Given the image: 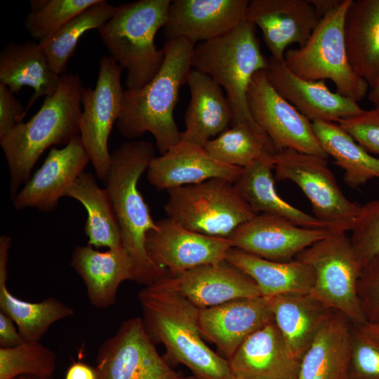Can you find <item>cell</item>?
<instances>
[{"mask_svg": "<svg viewBox=\"0 0 379 379\" xmlns=\"http://www.w3.org/2000/svg\"><path fill=\"white\" fill-rule=\"evenodd\" d=\"M251 115L276 152L292 149L327 159L312 122L284 99L270 83L265 70L253 76L247 93Z\"/></svg>", "mask_w": 379, "mask_h": 379, "instance_id": "obj_12", "label": "cell"}, {"mask_svg": "<svg viewBox=\"0 0 379 379\" xmlns=\"http://www.w3.org/2000/svg\"><path fill=\"white\" fill-rule=\"evenodd\" d=\"M268 61L260 51L255 26L246 20L221 37L196 44L192 66L224 89L233 114L232 126L247 125L267 138L251 115L247 93L253 76L266 70Z\"/></svg>", "mask_w": 379, "mask_h": 379, "instance_id": "obj_6", "label": "cell"}, {"mask_svg": "<svg viewBox=\"0 0 379 379\" xmlns=\"http://www.w3.org/2000/svg\"><path fill=\"white\" fill-rule=\"evenodd\" d=\"M295 259L310 265L314 283L310 295L345 315L353 324L366 322L357 291L361 272L347 232H333L313 244Z\"/></svg>", "mask_w": 379, "mask_h": 379, "instance_id": "obj_9", "label": "cell"}, {"mask_svg": "<svg viewBox=\"0 0 379 379\" xmlns=\"http://www.w3.org/2000/svg\"><path fill=\"white\" fill-rule=\"evenodd\" d=\"M338 124L366 151L379 156V109H363Z\"/></svg>", "mask_w": 379, "mask_h": 379, "instance_id": "obj_41", "label": "cell"}, {"mask_svg": "<svg viewBox=\"0 0 379 379\" xmlns=\"http://www.w3.org/2000/svg\"><path fill=\"white\" fill-rule=\"evenodd\" d=\"M248 0H175L163 27L166 40L194 46L221 37L246 20Z\"/></svg>", "mask_w": 379, "mask_h": 379, "instance_id": "obj_16", "label": "cell"}, {"mask_svg": "<svg viewBox=\"0 0 379 379\" xmlns=\"http://www.w3.org/2000/svg\"><path fill=\"white\" fill-rule=\"evenodd\" d=\"M204 149L216 160L242 168L277 153L267 138L244 124L233 125L210 140Z\"/></svg>", "mask_w": 379, "mask_h": 379, "instance_id": "obj_36", "label": "cell"}, {"mask_svg": "<svg viewBox=\"0 0 379 379\" xmlns=\"http://www.w3.org/2000/svg\"><path fill=\"white\" fill-rule=\"evenodd\" d=\"M154 157L150 142H124L111 153L104 181L119 223L122 247L134 264L135 281L145 286L170 274L151 260L146 249L147 235L157 229V224L138 189V181Z\"/></svg>", "mask_w": 379, "mask_h": 379, "instance_id": "obj_2", "label": "cell"}, {"mask_svg": "<svg viewBox=\"0 0 379 379\" xmlns=\"http://www.w3.org/2000/svg\"><path fill=\"white\" fill-rule=\"evenodd\" d=\"M95 368L97 379H187L160 356L140 317L124 320L103 341Z\"/></svg>", "mask_w": 379, "mask_h": 379, "instance_id": "obj_13", "label": "cell"}, {"mask_svg": "<svg viewBox=\"0 0 379 379\" xmlns=\"http://www.w3.org/2000/svg\"><path fill=\"white\" fill-rule=\"evenodd\" d=\"M54 352L40 342L25 341L11 348H0V379L32 375L52 379L55 371Z\"/></svg>", "mask_w": 379, "mask_h": 379, "instance_id": "obj_37", "label": "cell"}, {"mask_svg": "<svg viewBox=\"0 0 379 379\" xmlns=\"http://www.w3.org/2000/svg\"><path fill=\"white\" fill-rule=\"evenodd\" d=\"M11 245L10 237H0V310L13 319L25 341L39 342L53 324L72 316L74 312L53 297L30 302L16 298L9 291L6 281Z\"/></svg>", "mask_w": 379, "mask_h": 379, "instance_id": "obj_29", "label": "cell"}, {"mask_svg": "<svg viewBox=\"0 0 379 379\" xmlns=\"http://www.w3.org/2000/svg\"><path fill=\"white\" fill-rule=\"evenodd\" d=\"M187 379H199V378L192 375L191 376L187 377Z\"/></svg>", "mask_w": 379, "mask_h": 379, "instance_id": "obj_49", "label": "cell"}, {"mask_svg": "<svg viewBox=\"0 0 379 379\" xmlns=\"http://www.w3.org/2000/svg\"><path fill=\"white\" fill-rule=\"evenodd\" d=\"M60 76L51 68L39 43L9 42L0 52V84L13 93L23 86L34 89L25 112L41 97L51 96L57 90Z\"/></svg>", "mask_w": 379, "mask_h": 379, "instance_id": "obj_27", "label": "cell"}, {"mask_svg": "<svg viewBox=\"0 0 379 379\" xmlns=\"http://www.w3.org/2000/svg\"><path fill=\"white\" fill-rule=\"evenodd\" d=\"M274 171L277 180L298 186L317 220L338 232L350 231L361 205L345 195L326 159L284 149L274 155Z\"/></svg>", "mask_w": 379, "mask_h": 379, "instance_id": "obj_10", "label": "cell"}, {"mask_svg": "<svg viewBox=\"0 0 379 379\" xmlns=\"http://www.w3.org/2000/svg\"><path fill=\"white\" fill-rule=\"evenodd\" d=\"M25 115V109H22L14 93L0 84V138L22 122Z\"/></svg>", "mask_w": 379, "mask_h": 379, "instance_id": "obj_43", "label": "cell"}, {"mask_svg": "<svg viewBox=\"0 0 379 379\" xmlns=\"http://www.w3.org/2000/svg\"><path fill=\"white\" fill-rule=\"evenodd\" d=\"M312 126L324 152L344 171L347 185L356 189L379 179V157L366 151L338 123L315 121Z\"/></svg>", "mask_w": 379, "mask_h": 379, "instance_id": "obj_34", "label": "cell"}, {"mask_svg": "<svg viewBox=\"0 0 379 379\" xmlns=\"http://www.w3.org/2000/svg\"><path fill=\"white\" fill-rule=\"evenodd\" d=\"M89 161L80 135L61 149L51 148L41 166L12 199L15 209L54 210Z\"/></svg>", "mask_w": 379, "mask_h": 379, "instance_id": "obj_18", "label": "cell"}, {"mask_svg": "<svg viewBox=\"0 0 379 379\" xmlns=\"http://www.w3.org/2000/svg\"><path fill=\"white\" fill-rule=\"evenodd\" d=\"M15 379H48V378H41L32 375H20L16 378Z\"/></svg>", "mask_w": 379, "mask_h": 379, "instance_id": "obj_48", "label": "cell"}, {"mask_svg": "<svg viewBox=\"0 0 379 379\" xmlns=\"http://www.w3.org/2000/svg\"><path fill=\"white\" fill-rule=\"evenodd\" d=\"M352 324L333 310L302 357L297 379H348Z\"/></svg>", "mask_w": 379, "mask_h": 379, "instance_id": "obj_26", "label": "cell"}, {"mask_svg": "<svg viewBox=\"0 0 379 379\" xmlns=\"http://www.w3.org/2000/svg\"><path fill=\"white\" fill-rule=\"evenodd\" d=\"M265 72L278 93L312 122L338 123L364 109L357 102L330 91L324 81H308L296 76L284 61L270 57Z\"/></svg>", "mask_w": 379, "mask_h": 379, "instance_id": "obj_20", "label": "cell"}, {"mask_svg": "<svg viewBox=\"0 0 379 379\" xmlns=\"http://www.w3.org/2000/svg\"><path fill=\"white\" fill-rule=\"evenodd\" d=\"M350 239L361 267L379 253V199L361 206Z\"/></svg>", "mask_w": 379, "mask_h": 379, "instance_id": "obj_39", "label": "cell"}, {"mask_svg": "<svg viewBox=\"0 0 379 379\" xmlns=\"http://www.w3.org/2000/svg\"><path fill=\"white\" fill-rule=\"evenodd\" d=\"M225 260L248 275L264 297L310 294L314 283L312 267L295 258L288 262L272 261L232 247Z\"/></svg>", "mask_w": 379, "mask_h": 379, "instance_id": "obj_32", "label": "cell"}, {"mask_svg": "<svg viewBox=\"0 0 379 379\" xmlns=\"http://www.w3.org/2000/svg\"><path fill=\"white\" fill-rule=\"evenodd\" d=\"M65 379H97L95 368L84 362H74L68 368Z\"/></svg>", "mask_w": 379, "mask_h": 379, "instance_id": "obj_45", "label": "cell"}, {"mask_svg": "<svg viewBox=\"0 0 379 379\" xmlns=\"http://www.w3.org/2000/svg\"><path fill=\"white\" fill-rule=\"evenodd\" d=\"M367 96L374 108L379 109V83L369 89Z\"/></svg>", "mask_w": 379, "mask_h": 379, "instance_id": "obj_47", "label": "cell"}, {"mask_svg": "<svg viewBox=\"0 0 379 379\" xmlns=\"http://www.w3.org/2000/svg\"><path fill=\"white\" fill-rule=\"evenodd\" d=\"M70 265L83 280L91 304L98 309L116 302L123 281L135 280L133 262L122 246L100 251L88 244L77 246Z\"/></svg>", "mask_w": 379, "mask_h": 379, "instance_id": "obj_24", "label": "cell"}, {"mask_svg": "<svg viewBox=\"0 0 379 379\" xmlns=\"http://www.w3.org/2000/svg\"><path fill=\"white\" fill-rule=\"evenodd\" d=\"M170 277L178 291L199 309L262 296L256 283L226 260L170 274Z\"/></svg>", "mask_w": 379, "mask_h": 379, "instance_id": "obj_23", "label": "cell"}, {"mask_svg": "<svg viewBox=\"0 0 379 379\" xmlns=\"http://www.w3.org/2000/svg\"><path fill=\"white\" fill-rule=\"evenodd\" d=\"M234 378L297 379L300 360L272 320L253 333L228 360Z\"/></svg>", "mask_w": 379, "mask_h": 379, "instance_id": "obj_22", "label": "cell"}, {"mask_svg": "<svg viewBox=\"0 0 379 379\" xmlns=\"http://www.w3.org/2000/svg\"><path fill=\"white\" fill-rule=\"evenodd\" d=\"M168 218L205 235L227 238L257 215L237 192L234 182L212 178L168 190Z\"/></svg>", "mask_w": 379, "mask_h": 379, "instance_id": "obj_8", "label": "cell"}, {"mask_svg": "<svg viewBox=\"0 0 379 379\" xmlns=\"http://www.w3.org/2000/svg\"><path fill=\"white\" fill-rule=\"evenodd\" d=\"M234 379H242V378H234Z\"/></svg>", "mask_w": 379, "mask_h": 379, "instance_id": "obj_50", "label": "cell"}, {"mask_svg": "<svg viewBox=\"0 0 379 379\" xmlns=\"http://www.w3.org/2000/svg\"><path fill=\"white\" fill-rule=\"evenodd\" d=\"M122 70L111 56L101 58L95 88L84 86L82 91L80 138L98 178L103 182L111 161L108 140L119 117L125 91L121 83Z\"/></svg>", "mask_w": 379, "mask_h": 379, "instance_id": "obj_11", "label": "cell"}, {"mask_svg": "<svg viewBox=\"0 0 379 379\" xmlns=\"http://www.w3.org/2000/svg\"><path fill=\"white\" fill-rule=\"evenodd\" d=\"M142 322L154 343L166 349L168 362L186 366L199 379H234L229 361L210 349L199 328V308L182 295L170 274L138 293Z\"/></svg>", "mask_w": 379, "mask_h": 379, "instance_id": "obj_1", "label": "cell"}, {"mask_svg": "<svg viewBox=\"0 0 379 379\" xmlns=\"http://www.w3.org/2000/svg\"><path fill=\"white\" fill-rule=\"evenodd\" d=\"M349 62L369 88L379 83V0H352L344 21Z\"/></svg>", "mask_w": 379, "mask_h": 379, "instance_id": "obj_28", "label": "cell"}, {"mask_svg": "<svg viewBox=\"0 0 379 379\" xmlns=\"http://www.w3.org/2000/svg\"><path fill=\"white\" fill-rule=\"evenodd\" d=\"M242 170L216 160L204 147L180 141L151 161L147 177L157 190L168 191L212 178L234 183Z\"/></svg>", "mask_w": 379, "mask_h": 379, "instance_id": "obj_21", "label": "cell"}, {"mask_svg": "<svg viewBox=\"0 0 379 379\" xmlns=\"http://www.w3.org/2000/svg\"><path fill=\"white\" fill-rule=\"evenodd\" d=\"M272 320L268 298L260 296L199 309L198 323L202 338L229 360L249 335Z\"/></svg>", "mask_w": 379, "mask_h": 379, "instance_id": "obj_19", "label": "cell"}, {"mask_svg": "<svg viewBox=\"0 0 379 379\" xmlns=\"http://www.w3.org/2000/svg\"><path fill=\"white\" fill-rule=\"evenodd\" d=\"M348 379H379V343L352 324Z\"/></svg>", "mask_w": 379, "mask_h": 379, "instance_id": "obj_40", "label": "cell"}, {"mask_svg": "<svg viewBox=\"0 0 379 379\" xmlns=\"http://www.w3.org/2000/svg\"><path fill=\"white\" fill-rule=\"evenodd\" d=\"M352 1L340 0L322 16L302 46L287 49L284 62L303 79L331 80L337 93L358 102L368 95L370 88L354 72L347 57L344 21Z\"/></svg>", "mask_w": 379, "mask_h": 379, "instance_id": "obj_7", "label": "cell"}, {"mask_svg": "<svg viewBox=\"0 0 379 379\" xmlns=\"http://www.w3.org/2000/svg\"><path fill=\"white\" fill-rule=\"evenodd\" d=\"M171 0H139L117 6L114 15L98 31L111 56L126 69L128 90L143 87L156 75L164 60L155 36L164 27Z\"/></svg>", "mask_w": 379, "mask_h": 379, "instance_id": "obj_5", "label": "cell"}, {"mask_svg": "<svg viewBox=\"0 0 379 379\" xmlns=\"http://www.w3.org/2000/svg\"><path fill=\"white\" fill-rule=\"evenodd\" d=\"M267 298L275 324L292 354L301 361L333 310L310 294L288 293Z\"/></svg>", "mask_w": 379, "mask_h": 379, "instance_id": "obj_31", "label": "cell"}, {"mask_svg": "<svg viewBox=\"0 0 379 379\" xmlns=\"http://www.w3.org/2000/svg\"><path fill=\"white\" fill-rule=\"evenodd\" d=\"M194 45L183 39L164 42V60L158 72L143 87L125 90L116 123L127 138L152 133L161 153L180 142L181 132L173 117L180 87L192 69Z\"/></svg>", "mask_w": 379, "mask_h": 379, "instance_id": "obj_3", "label": "cell"}, {"mask_svg": "<svg viewBox=\"0 0 379 379\" xmlns=\"http://www.w3.org/2000/svg\"><path fill=\"white\" fill-rule=\"evenodd\" d=\"M84 87L78 75L62 74L57 90L45 98L38 112L0 138L9 171L12 199L22 185L29 181L32 168L48 147L65 146L80 135Z\"/></svg>", "mask_w": 379, "mask_h": 379, "instance_id": "obj_4", "label": "cell"}, {"mask_svg": "<svg viewBox=\"0 0 379 379\" xmlns=\"http://www.w3.org/2000/svg\"><path fill=\"white\" fill-rule=\"evenodd\" d=\"M117 6L99 0L63 25L48 39L39 42L51 69L61 76L79 39L91 29H98L114 15Z\"/></svg>", "mask_w": 379, "mask_h": 379, "instance_id": "obj_35", "label": "cell"}, {"mask_svg": "<svg viewBox=\"0 0 379 379\" xmlns=\"http://www.w3.org/2000/svg\"><path fill=\"white\" fill-rule=\"evenodd\" d=\"M321 17L311 0L249 1L246 20L258 27L271 58L284 61L287 48L302 46Z\"/></svg>", "mask_w": 379, "mask_h": 379, "instance_id": "obj_17", "label": "cell"}, {"mask_svg": "<svg viewBox=\"0 0 379 379\" xmlns=\"http://www.w3.org/2000/svg\"><path fill=\"white\" fill-rule=\"evenodd\" d=\"M273 170L274 155L267 156L244 168L234 183L240 197L256 214L261 213L280 217L304 227L341 232L283 199L276 190Z\"/></svg>", "mask_w": 379, "mask_h": 379, "instance_id": "obj_30", "label": "cell"}, {"mask_svg": "<svg viewBox=\"0 0 379 379\" xmlns=\"http://www.w3.org/2000/svg\"><path fill=\"white\" fill-rule=\"evenodd\" d=\"M362 333L379 343V323L373 324L365 322L362 324L354 325Z\"/></svg>", "mask_w": 379, "mask_h": 379, "instance_id": "obj_46", "label": "cell"}, {"mask_svg": "<svg viewBox=\"0 0 379 379\" xmlns=\"http://www.w3.org/2000/svg\"><path fill=\"white\" fill-rule=\"evenodd\" d=\"M333 232L301 227L280 217L260 213L240 225L228 239L233 248L264 259L288 262Z\"/></svg>", "mask_w": 379, "mask_h": 379, "instance_id": "obj_15", "label": "cell"}, {"mask_svg": "<svg viewBox=\"0 0 379 379\" xmlns=\"http://www.w3.org/2000/svg\"><path fill=\"white\" fill-rule=\"evenodd\" d=\"M13 319L0 312V348H11L25 342L14 326Z\"/></svg>", "mask_w": 379, "mask_h": 379, "instance_id": "obj_44", "label": "cell"}, {"mask_svg": "<svg viewBox=\"0 0 379 379\" xmlns=\"http://www.w3.org/2000/svg\"><path fill=\"white\" fill-rule=\"evenodd\" d=\"M65 197L79 201L86 211L84 232L88 245L109 249L122 246L120 229L109 196L105 188L98 186L91 173L83 172Z\"/></svg>", "mask_w": 379, "mask_h": 379, "instance_id": "obj_33", "label": "cell"}, {"mask_svg": "<svg viewBox=\"0 0 379 379\" xmlns=\"http://www.w3.org/2000/svg\"><path fill=\"white\" fill-rule=\"evenodd\" d=\"M187 84L191 98L180 141L204 147L232 123V111L222 88L207 74L192 69Z\"/></svg>", "mask_w": 379, "mask_h": 379, "instance_id": "obj_25", "label": "cell"}, {"mask_svg": "<svg viewBox=\"0 0 379 379\" xmlns=\"http://www.w3.org/2000/svg\"><path fill=\"white\" fill-rule=\"evenodd\" d=\"M357 291L366 322L379 323V253L361 267Z\"/></svg>", "mask_w": 379, "mask_h": 379, "instance_id": "obj_42", "label": "cell"}, {"mask_svg": "<svg viewBox=\"0 0 379 379\" xmlns=\"http://www.w3.org/2000/svg\"><path fill=\"white\" fill-rule=\"evenodd\" d=\"M99 0H32L25 28L41 42L60 29L73 18Z\"/></svg>", "mask_w": 379, "mask_h": 379, "instance_id": "obj_38", "label": "cell"}, {"mask_svg": "<svg viewBox=\"0 0 379 379\" xmlns=\"http://www.w3.org/2000/svg\"><path fill=\"white\" fill-rule=\"evenodd\" d=\"M157 224L147 235L146 249L151 260L171 274L223 262L232 248L229 239L189 230L168 218Z\"/></svg>", "mask_w": 379, "mask_h": 379, "instance_id": "obj_14", "label": "cell"}]
</instances>
